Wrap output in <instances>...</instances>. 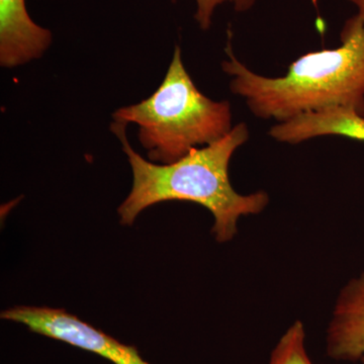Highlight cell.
Instances as JSON below:
<instances>
[{
    "label": "cell",
    "instance_id": "cell-7",
    "mask_svg": "<svg viewBox=\"0 0 364 364\" xmlns=\"http://www.w3.org/2000/svg\"><path fill=\"white\" fill-rule=\"evenodd\" d=\"M268 134L274 140L291 145L325 136H345L364 142V117L353 109L330 107L275 124Z\"/></svg>",
    "mask_w": 364,
    "mask_h": 364
},
{
    "label": "cell",
    "instance_id": "cell-8",
    "mask_svg": "<svg viewBox=\"0 0 364 364\" xmlns=\"http://www.w3.org/2000/svg\"><path fill=\"white\" fill-rule=\"evenodd\" d=\"M268 364H313L306 346V329L296 321L275 345Z\"/></svg>",
    "mask_w": 364,
    "mask_h": 364
},
{
    "label": "cell",
    "instance_id": "cell-6",
    "mask_svg": "<svg viewBox=\"0 0 364 364\" xmlns=\"http://www.w3.org/2000/svg\"><path fill=\"white\" fill-rule=\"evenodd\" d=\"M52 42V33L37 25L26 0H0V64L6 68L40 58Z\"/></svg>",
    "mask_w": 364,
    "mask_h": 364
},
{
    "label": "cell",
    "instance_id": "cell-10",
    "mask_svg": "<svg viewBox=\"0 0 364 364\" xmlns=\"http://www.w3.org/2000/svg\"><path fill=\"white\" fill-rule=\"evenodd\" d=\"M358 7V16L364 21V0H349Z\"/></svg>",
    "mask_w": 364,
    "mask_h": 364
},
{
    "label": "cell",
    "instance_id": "cell-4",
    "mask_svg": "<svg viewBox=\"0 0 364 364\" xmlns=\"http://www.w3.org/2000/svg\"><path fill=\"white\" fill-rule=\"evenodd\" d=\"M0 317L26 326L36 334L97 354L114 364H151L133 345L122 343L63 309L14 306L2 311Z\"/></svg>",
    "mask_w": 364,
    "mask_h": 364
},
{
    "label": "cell",
    "instance_id": "cell-1",
    "mask_svg": "<svg viewBox=\"0 0 364 364\" xmlns=\"http://www.w3.org/2000/svg\"><path fill=\"white\" fill-rule=\"evenodd\" d=\"M126 127L114 122L111 124L133 172L130 193L117 208L124 226H132L144 210L156 203L182 200L198 203L210 210L214 217L212 233L215 241L227 243L238 233L240 218L260 214L269 203V196L265 191L241 195L230 181V161L249 139L246 124H236L218 142L195 148L169 164L144 159L129 143Z\"/></svg>",
    "mask_w": 364,
    "mask_h": 364
},
{
    "label": "cell",
    "instance_id": "cell-5",
    "mask_svg": "<svg viewBox=\"0 0 364 364\" xmlns=\"http://www.w3.org/2000/svg\"><path fill=\"white\" fill-rule=\"evenodd\" d=\"M327 355L364 364V272L345 286L326 335Z\"/></svg>",
    "mask_w": 364,
    "mask_h": 364
},
{
    "label": "cell",
    "instance_id": "cell-2",
    "mask_svg": "<svg viewBox=\"0 0 364 364\" xmlns=\"http://www.w3.org/2000/svg\"><path fill=\"white\" fill-rule=\"evenodd\" d=\"M222 69L230 90L245 100L254 116L289 121L330 107L353 109L364 117V21L356 14L345 23L341 46L303 55L282 77L259 75L235 56L231 39Z\"/></svg>",
    "mask_w": 364,
    "mask_h": 364
},
{
    "label": "cell",
    "instance_id": "cell-3",
    "mask_svg": "<svg viewBox=\"0 0 364 364\" xmlns=\"http://www.w3.org/2000/svg\"><path fill=\"white\" fill-rule=\"evenodd\" d=\"M114 123L139 127V141L152 162L169 164L195 148L221 140L232 129L229 102H215L198 90L177 46L161 85L143 102L121 107Z\"/></svg>",
    "mask_w": 364,
    "mask_h": 364
},
{
    "label": "cell",
    "instance_id": "cell-9",
    "mask_svg": "<svg viewBox=\"0 0 364 364\" xmlns=\"http://www.w3.org/2000/svg\"><path fill=\"white\" fill-rule=\"evenodd\" d=\"M196 20L202 30L207 31L210 28V23H212L215 9L220 4H224V2H232L234 4L235 9L242 13V11H247L252 9L256 0H196Z\"/></svg>",
    "mask_w": 364,
    "mask_h": 364
}]
</instances>
